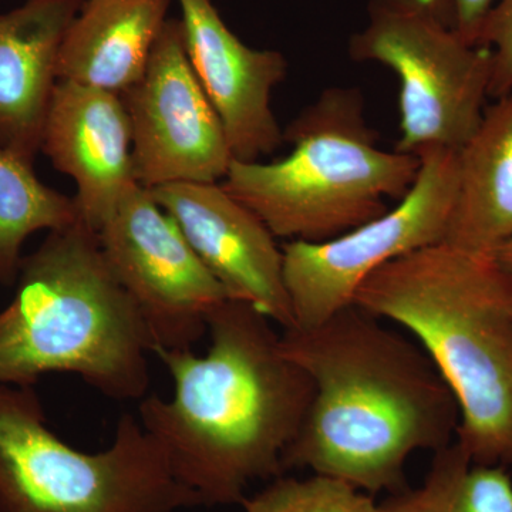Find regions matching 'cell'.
I'll return each instance as SVG.
<instances>
[{"mask_svg":"<svg viewBox=\"0 0 512 512\" xmlns=\"http://www.w3.org/2000/svg\"><path fill=\"white\" fill-rule=\"evenodd\" d=\"M477 45L490 49L491 82L488 96L500 99L512 92V0H497L488 12Z\"/></svg>","mask_w":512,"mask_h":512,"instance_id":"20","label":"cell"},{"mask_svg":"<svg viewBox=\"0 0 512 512\" xmlns=\"http://www.w3.org/2000/svg\"><path fill=\"white\" fill-rule=\"evenodd\" d=\"M33 164L0 147V285H15L30 235L79 220L73 198L43 184Z\"/></svg>","mask_w":512,"mask_h":512,"instance_id":"17","label":"cell"},{"mask_svg":"<svg viewBox=\"0 0 512 512\" xmlns=\"http://www.w3.org/2000/svg\"><path fill=\"white\" fill-rule=\"evenodd\" d=\"M40 151L72 178L79 220L94 232L137 183L130 120L119 94L57 80Z\"/></svg>","mask_w":512,"mask_h":512,"instance_id":"13","label":"cell"},{"mask_svg":"<svg viewBox=\"0 0 512 512\" xmlns=\"http://www.w3.org/2000/svg\"><path fill=\"white\" fill-rule=\"evenodd\" d=\"M512 238V92L495 99L458 151L456 200L444 241L491 255Z\"/></svg>","mask_w":512,"mask_h":512,"instance_id":"16","label":"cell"},{"mask_svg":"<svg viewBox=\"0 0 512 512\" xmlns=\"http://www.w3.org/2000/svg\"><path fill=\"white\" fill-rule=\"evenodd\" d=\"M353 303L416 338L457 400L471 463L512 467V281L493 255L417 249L367 276Z\"/></svg>","mask_w":512,"mask_h":512,"instance_id":"3","label":"cell"},{"mask_svg":"<svg viewBox=\"0 0 512 512\" xmlns=\"http://www.w3.org/2000/svg\"><path fill=\"white\" fill-rule=\"evenodd\" d=\"M355 62L389 67L400 82L394 150L460 151L483 119L491 52L458 35L431 0H369L365 28L349 40Z\"/></svg>","mask_w":512,"mask_h":512,"instance_id":"7","label":"cell"},{"mask_svg":"<svg viewBox=\"0 0 512 512\" xmlns=\"http://www.w3.org/2000/svg\"><path fill=\"white\" fill-rule=\"evenodd\" d=\"M282 353L302 367L313 397L282 457L367 494L406 491L413 453L450 446L460 409L419 343L353 305L308 329H288Z\"/></svg>","mask_w":512,"mask_h":512,"instance_id":"1","label":"cell"},{"mask_svg":"<svg viewBox=\"0 0 512 512\" xmlns=\"http://www.w3.org/2000/svg\"><path fill=\"white\" fill-rule=\"evenodd\" d=\"M491 255H493L495 262L512 281V238L495 249Z\"/></svg>","mask_w":512,"mask_h":512,"instance_id":"22","label":"cell"},{"mask_svg":"<svg viewBox=\"0 0 512 512\" xmlns=\"http://www.w3.org/2000/svg\"><path fill=\"white\" fill-rule=\"evenodd\" d=\"M197 495L133 414L110 447L83 453L47 426L35 386L0 384V512H177Z\"/></svg>","mask_w":512,"mask_h":512,"instance_id":"6","label":"cell"},{"mask_svg":"<svg viewBox=\"0 0 512 512\" xmlns=\"http://www.w3.org/2000/svg\"><path fill=\"white\" fill-rule=\"evenodd\" d=\"M497 0H446L451 26L467 42L477 45L488 12Z\"/></svg>","mask_w":512,"mask_h":512,"instance_id":"21","label":"cell"},{"mask_svg":"<svg viewBox=\"0 0 512 512\" xmlns=\"http://www.w3.org/2000/svg\"><path fill=\"white\" fill-rule=\"evenodd\" d=\"M15 284L0 311V384L72 373L117 402L147 396L150 335L92 228L77 220L50 231Z\"/></svg>","mask_w":512,"mask_h":512,"instance_id":"4","label":"cell"},{"mask_svg":"<svg viewBox=\"0 0 512 512\" xmlns=\"http://www.w3.org/2000/svg\"><path fill=\"white\" fill-rule=\"evenodd\" d=\"M383 512H512L507 467L471 463L458 441L434 453L429 474L417 490L394 494Z\"/></svg>","mask_w":512,"mask_h":512,"instance_id":"18","label":"cell"},{"mask_svg":"<svg viewBox=\"0 0 512 512\" xmlns=\"http://www.w3.org/2000/svg\"><path fill=\"white\" fill-rule=\"evenodd\" d=\"M83 0H26L0 13V147L35 161L64 33Z\"/></svg>","mask_w":512,"mask_h":512,"instance_id":"14","label":"cell"},{"mask_svg":"<svg viewBox=\"0 0 512 512\" xmlns=\"http://www.w3.org/2000/svg\"><path fill=\"white\" fill-rule=\"evenodd\" d=\"M171 0H86L64 33L57 80L123 94L146 72Z\"/></svg>","mask_w":512,"mask_h":512,"instance_id":"15","label":"cell"},{"mask_svg":"<svg viewBox=\"0 0 512 512\" xmlns=\"http://www.w3.org/2000/svg\"><path fill=\"white\" fill-rule=\"evenodd\" d=\"M431 2L436 6L437 12L440 13L441 18L446 20L448 25L451 26L450 12H448L446 0H431ZM451 28H453V26H451Z\"/></svg>","mask_w":512,"mask_h":512,"instance_id":"23","label":"cell"},{"mask_svg":"<svg viewBox=\"0 0 512 512\" xmlns=\"http://www.w3.org/2000/svg\"><path fill=\"white\" fill-rule=\"evenodd\" d=\"M121 100L130 120L134 177L141 187L224 180L234 158L220 117L188 59L180 22L167 20L146 72Z\"/></svg>","mask_w":512,"mask_h":512,"instance_id":"10","label":"cell"},{"mask_svg":"<svg viewBox=\"0 0 512 512\" xmlns=\"http://www.w3.org/2000/svg\"><path fill=\"white\" fill-rule=\"evenodd\" d=\"M245 512H383L372 495L338 478L276 477L264 491L245 498Z\"/></svg>","mask_w":512,"mask_h":512,"instance_id":"19","label":"cell"},{"mask_svg":"<svg viewBox=\"0 0 512 512\" xmlns=\"http://www.w3.org/2000/svg\"><path fill=\"white\" fill-rule=\"evenodd\" d=\"M417 157L419 174L396 207L328 241L282 247L292 329L320 325L353 305L359 286L387 262L444 241L456 200L458 153L430 148Z\"/></svg>","mask_w":512,"mask_h":512,"instance_id":"8","label":"cell"},{"mask_svg":"<svg viewBox=\"0 0 512 512\" xmlns=\"http://www.w3.org/2000/svg\"><path fill=\"white\" fill-rule=\"evenodd\" d=\"M188 59L217 111L235 161H261L284 144L271 107L288 63L275 50L245 45L225 25L211 0H178Z\"/></svg>","mask_w":512,"mask_h":512,"instance_id":"12","label":"cell"},{"mask_svg":"<svg viewBox=\"0 0 512 512\" xmlns=\"http://www.w3.org/2000/svg\"><path fill=\"white\" fill-rule=\"evenodd\" d=\"M271 322L228 299L208 319L207 355L154 352L174 396L144 397L138 420L201 505L242 504L252 481L281 477L312 402L311 377L282 353Z\"/></svg>","mask_w":512,"mask_h":512,"instance_id":"2","label":"cell"},{"mask_svg":"<svg viewBox=\"0 0 512 512\" xmlns=\"http://www.w3.org/2000/svg\"><path fill=\"white\" fill-rule=\"evenodd\" d=\"M96 234L146 323L153 353L194 348L208 332L211 313L229 296L151 191L131 185Z\"/></svg>","mask_w":512,"mask_h":512,"instance_id":"9","label":"cell"},{"mask_svg":"<svg viewBox=\"0 0 512 512\" xmlns=\"http://www.w3.org/2000/svg\"><path fill=\"white\" fill-rule=\"evenodd\" d=\"M284 143L289 156L234 160L220 184L286 242L328 241L380 217L420 170L419 157L380 147L356 87L323 90L285 128Z\"/></svg>","mask_w":512,"mask_h":512,"instance_id":"5","label":"cell"},{"mask_svg":"<svg viewBox=\"0 0 512 512\" xmlns=\"http://www.w3.org/2000/svg\"><path fill=\"white\" fill-rule=\"evenodd\" d=\"M231 301L248 303L282 329L293 328L284 252L264 222L220 183L150 190Z\"/></svg>","mask_w":512,"mask_h":512,"instance_id":"11","label":"cell"}]
</instances>
